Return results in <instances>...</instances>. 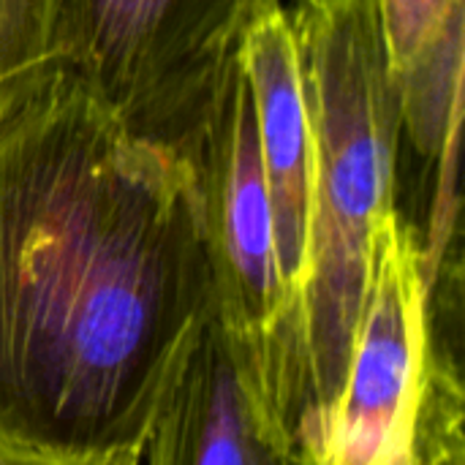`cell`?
Instances as JSON below:
<instances>
[{"label": "cell", "mask_w": 465, "mask_h": 465, "mask_svg": "<svg viewBox=\"0 0 465 465\" xmlns=\"http://www.w3.org/2000/svg\"><path fill=\"white\" fill-rule=\"evenodd\" d=\"M213 322L262 417L294 444L308 401L305 322L286 289L242 63L193 147Z\"/></svg>", "instance_id": "obj_5"}, {"label": "cell", "mask_w": 465, "mask_h": 465, "mask_svg": "<svg viewBox=\"0 0 465 465\" xmlns=\"http://www.w3.org/2000/svg\"><path fill=\"white\" fill-rule=\"evenodd\" d=\"M142 465H300L245 392L213 319L144 439Z\"/></svg>", "instance_id": "obj_7"}, {"label": "cell", "mask_w": 465, "mask_h": 465, "mask_svg": "<svg viewBox=\"0 0 465 465\" xmlns=\"http://www.w3.org/2000/svg\"><path fill=\"white\" fill-rule=\"evenodd\" d=\"M289 25L313 147L302 425L341 390L379 234L401 210L403 117L379 0H297Z\"/></svg>", "instance_id": "obj_2"}, {"label": "cell", "mask_w": 465, "mask_h": 465, "mask_svg": "<svg viewBox=\"0 0 465 465\" xmlns=\"http://www.w3.org/2000/svg\"><path fill=\"white\" fill-rule=\"evenodd\" d=\"M463 272L428 267L411 221L381 229L365 308L332 403L294 436L300 465H465L458 360Z\"/></svg>", "instance_id": "obj_3"}, {"label": "cell", "mask_w": 465, "mask_h": 465, "mask_svg": "<svg viewBox=\"0 0 465 465\" xmlns=\"http://www.w3.org/2000/svg\"><path fill=\"white\" fill-rule=\"evenodd\" d=\"M240 63L253 98L259 161L275 226L281 272L305 322L313 147L300 60L286 11H278L251 30Z\"/></svg>", "instance_id": "obj_6"}, {"label": "cell", "mask_w": 465, "mask_h": 465, "mask_svg": "<svg viewBox=\"0 0 465 465\" xmlns=\"http://www.w3.org/2000/svg\"><path fill=\"white\" fill-rule=\"evenodd\" d=\"M381 30L392 71L417 57L458 14L465 0H379Z\"/></svg>", "instance_id": "obj_10"}, {"label": "cell", "mask_w": 465, "mask_h": 465, "mask_svg": "<svg viewBox=\"0 0 465 465\" xmlns=\"http://www.w3.org/2000/svg\"><path fill=\"white\" fill-rule=\"evenodd\" d=\"M210 319L185 158L68 74L0 117V436L142 450Z\"/></svg>", "instance_id": "obj_1"}, {"label": "cell", "mask_w": 465, "mask_h": 465, "mask_svg": "<svg viewBox=\"0 0 465 465\" xmlns=\"http://www.w3.org/2000/svg\"><path fill=\"white\" fill-rule=\"evenodd\" d=\"M54 0H0V117L54 76Z\"/></svg>", "instance_id": "obj_9"}, {"label": "cell", "mask_w": 465, "mask_h": 465, "mask_svg": "<svg viewBox=\"0 0 465 465\" xmlns=\"http://www.w3.org/2000/svg\"><path fill=\"white\" fill-rule=\"evenodd\" d=\"M281 0H54V74L139 142L191 158L242 44Z\"/></svg>", "instance_id": "obj_4"}, {"label": "cell", "mask_w": 465, "mask_h": 465, "mask_svg": "<svg viewBox=\"0 0 465 465\" xmlns=\"http://www.w3.org/2000/svg\"><path fill=\"white\" fill-rule=\"evenodd\" d=\"M0 465H142V450H63L0 436Z\"/></svg>", "instance_id": "obj_11"}, {"label": "cell", "mask_w": 465, "mask_h": 465, "mask_svg": "<svg viewBox=\"0 0 465 465\" xmlns=\"http://www.w3.org/2000/svg\"><path fill=\"white\" fill-rule=\"evenodd\" d=\"M465 14H458L417 57L395 71L403 139L430 166L460 139L463 128Z\"/></svg>", "instance_id": "obj_8"}]
</instances>
